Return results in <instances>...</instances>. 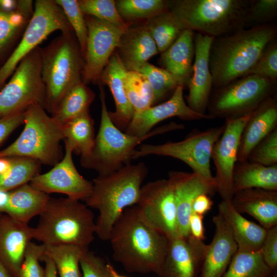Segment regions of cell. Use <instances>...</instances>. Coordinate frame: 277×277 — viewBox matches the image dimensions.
Masks as SVG:
<instances>
[{"mask_svg":"<svg viewBox=\"0 0 277 277\" xmlns=\"http://www.w3.org/2000/svg\"><path fill=\"white\" fill-rule=\"evenodd\" d=\"M84 58L72 32L62 33L42 48L45 109L52 114L67 91L83 82Z\"/></svg>","mask_w":277,"mask_h":277,"instance_id":"ba28073f","label":"cell"},{"mask_svg":"<svg viewBox=\"0 0 277 277\" xmlns=\"http://www.w3.org/2000/svg\"><path fill=\"white\" fill-rule=\"evenodd\" d=\"M143 219L169 239L179 236L174 193L168 179L142 186L136 204Z\"/></svg>","mask_w":277,"mask_h":277,"instance_id":"5bb4252c","label":"cell"},{"mask_svg":"<svg viewBox=\"0 0 277 277\" xmlns=\"http://www.w3.org/2000/svg\"><path fill=\"white\" fill-rule=\"evenodd\" d=\"M143 74L150 83L154 92L155 103L168 93L174 91L179 83L164 68L147 63L137 71Z\"/></svg>","mask_w":277,"mask_h":277,"instance_id":"ab89813d","label":"cell"},{"mask_svg":"<svg viewBox=\"0 0 277 277\" xmlns=\"http://www.w3.org/2000/svg\"><path fill=\"white\" fill-rule=\"evenodd\" d=\"M277 11L276 0H258L251 2L248 17L262 21L274 17Z\"/></svg>","mask_w":277,"mask_h":277,"instance_id":"c3c4849f","label":"cell"},{"mask_svg":"<svg viewBox=\"0 0 277 277\" xmlns=\"http://www.w3.org/2000/svg\"><path fill=\"white\" fill-rule=\"evenodd\" d=\"M215 232L208 245L199 277H222L227 270L238 246L231 230L223 217H213Z\"/></svg>","mask_w":277,"mask_h":277,"instance_id":"7402d4cb","label":"cell"},{"mask_svg":"<svg viewBox=\"0 0 277 277\" xmlns=\"http://www.w3.org/2000/svg\"><path fill=\"white\" fill-rule=\"evenodd\" d=\"M42 67V48L38 47L22 60L0 90V115L23 111L33 105L44 108L46 90Z\"/></svg>","mask_w":277,"mask_h":277,"instance_id":"30bf717a","label":"cell"},{"mask_svg":"<svg viewBox=\"0 0 277 277\" xmlns=\"http://www.w3.org/2000/svg\"><path fill=\"white\" fill-rule=\"evenodd\" d=\"M9 197V191L0 190V213H4Z\"/></svg>","mask_w":277,"mask_h":277,"instance_id":"11a10c76","label":"cell"},{"mask_svg":"<svg viewBox=\"0 0 277 277\" xmlns=\"http://www.w3.org/2000/svg\"><path fill=\"white\" fill-rule=\"evenodd\" d=\"M32 15L20 11L6 12L0 11V66L12 52Z\"/></svg>","mask_w":277,"mask_h":277,"instance_id":"d6a6232c","label":"cell"},{"mask_svg":"<svg viewBox=\"0 0 277 277\" xmlns=\"http://www.w3.org/2000/svg\"><path fill=\"white\" fill-rule=\"evenodd\" d=\"M46 246L30 242L26 249L22 263L19 277H45V268L39 263Z\"/></svg>","mask_w":277,"mask_h":277,"instance_id":"7bdbcfd3","label":"cell"},{"mask_svg":"<svg viewBox=\"0 0 277 277\" xmlns=\"http://www.w3.org/2000/svg\"><path fill=\"white\" fill-rule=\"evenodd\" d=\"M194 35L184 29L161 56L164 69L171 73L179 85H187L192 74L194 57Z\"/></svg>","mask_w":277,"mask_h":277,"instance_id":"83f0119b","label":"cell"},{"mask_svg":"<svg viewBox=\"0 0 277 277\" xmlns=\"http://www.w3.org/2000/svg\"><path fill=\"white\" fill-rule=\"evenodd\" d=\"M141 86L140 73L137 71H127L125 80V88L134 113L142 111L152 106L145 99Z\"/></svg>","mask_w":277,"mask_h":277,"instance_id":"f6af8a7d","label":"cell"},{"mask_svg":"<svg viewBox=\"0 0 277 277\" xmlns=\"http://www.w3.org/2000/svg\"><path fill=\"white\" fill-rule=\"evenodd\" d=\"M127 72L118 55L114 52L103 70L99 82L108 86L111 91L115 110L109 112V115L114 124L124 132L129 126L135 112L125 91Z\"/></svg>","mask_w":277,"mask_h":277,"instance_id":"603a6c76","label":"cell"},{"mask_svg":"<svg viewBox=\"0 0 277 277\" xmlns=\"http://www.w3.org/2000/svg\"><path fill=\"white\" fill-rule=\"evenodd\" d=\"M116 54L127 71H138L159 51L145 25L130 28L122 36Z\"/></svg>","mask_w":277,"mask_h":277,"instance_id":"484cf974","label":"cell"},{"mask_svg":"<svg viewBox=\"0 0 277 277\" xmlns=\"http://www.w3.org/2000/svg\"><path fill=\"white\" fill-rule=\"evenodd\" d=\"M273 83L254 74L239 78L220 88L208 104V114L226 120L251 112L271 96Z\"/></svg>","mask_w":277,"mask_h":277,"instance_id":"7c38bea8","label":"cell"},{"mask_svg":"<svg viewBox=\"0 0 277 277\" xmlns=\"http://www.w3.org/2000/svg\"><path fill=\"white\" fill-rule=\"evenodd\" d=\"M277 105L271 96L252 111L243 130L237 162L247 161L255 146L277 128Z\"/></svg>","mask_w":277,"mask_h":277,"instance_id":"cb8c5ba5","label":"cell"},{"mask_svg":"<svg viewBox=\"0 0 277 277\" xmlns=\"http://www.w3.org/2000/svg\"><path fill=\"white\" fill-rule=\"evenodd\" d=\"M249 3L241 0H176L168 1V7L184 29L215 38L243 29L248 19Z\"/></svg>","mask_w":277,"mask_h":277,"instance_id":"5b68a950","label":"cell"},{"mask_svg":"<svg viewBox=\"0 0 277 277\" xmlns=\"http://www.w3.org/2000/svg\"><path fill=\"white\" fill-rule=\"evenodd\" d=\"M252 112L226 119L224 130L215 143L211 159L215 168L214 179L222 200L231 201L234 194L233 173L237 162L241 134Z\"/></svg>","mask_w":277,"mask_h":277,"instance_id":"9a60e30c","label":"cell"},{"mask_svg":"<svg viewBox=\"0 0 277 277\" xmlns=\"http://www.w3.org/2000/svg\"><path fill=\"white\" fill-rule=\"evenodd\" d=\"M218 210L219 214L231 230L238 251L255 252L260 250L266 229L243 217L235 209L231 201L222 200L218 205Z\"/></svg>","mask_w":277,"mask_h":277,"instance_id":"4316f807","label":"cell"},{"mask_svg":"<svg viewBox=\"0 0 277 277\" xmlns=\"http://www.w3.org/2000/svg\"><path fill=\"white\" fill-rule=\"evenodd\" d=\"M55 1L63 10L73 31L74 32L84 58L88 34L85 15L81 10L78 1L55 0Z\"/></svg>","mask_w":277,"mask_h":277,"instance_id":"f35d334b","label":"cell"},{"mask_svg":"<svg viewBox=\"0 0 277 277\" xmlns=\"http://www.w3.org/2000/svg\"><path fill=\"white\" fill-rule=\"evenodd\" d=\"M168 179L175 195L179 236H187L193 201L202 193L212 195L216 191L215 186L193 172L171 171Z\"/></svg>","mask_w":277,"mask_h":277,"instance_id":"ffe728a7","label":"cell"},{"mask_svg":"<svg viewBox=\"0 0 277 277\" xmlns=\"http://www.w3.org/2000/svg\"><path fill=\"white\" fill-rule=\"evenodd\" d=\"M269 277H277V270L273 271Z\"/></svg>","mask_w":277,"mask_h":277,"instance_id":"91938a15","label":"cell"},{"mask_svg":"<svg viewBox=\"0 0 277 277\" xmlns=\"http://www.w3.org/2000/svg\"><path fill=\"white\" fill-rule=\"evenodd\" d=\"M231 202L237 211L252 216L265 229L277 225V190L250 188L238 191Z\"/></svg>","mask_w":277,"mask_h":277,"instance_id":"d4e9b609","label":"cell"},{"mask_svg":"<svg viewBox=\"0 0 277 277\" xmlns=\"http://www.w3.org/2000/svg\"><path fill=\"white\" fill-rule=\"evenodd\" d=\"M254 74L274 82L277 77V45L271 43L249 74Z\"/></svg>","mask_w":277,"mask_h":277,"instance_id":"ee69618b","label":"cell"},{"mask_svg":"<svg viewBox=\"0 0 277 277\" xmlns=\"http://www.w3.org/2000/svg\"><path fill=\"white\" fill-rule=\"evenodd\" d=\"M2 213H0V217H1V215H2Z\"/></svg>","mask_w":277,"mask_h":277,"instance_id":"94428289","label":"cell"},{"mask_svg":"<svg viewBox=\"0 0 277 277\" xmlns=\"http://www.w3.org/2000/svg\"><path fill=\"white\" fill-rule=\"evenodd\" d=\"M247 160L265 166L277 164V128L255 146Z\"/></svg>","mask_w":277,"mask_h":277,"instance_id":"b9f144b4","label":"cell"},{"mask_svg":"<svg viewBox=\"0 0 277 277\" xmlns=\"http://www.w3.org/2000/svg\"><path fill=\"white\" fill-rule=\"evenodd\" d=\"M41 261L45 264V277H58L55 266L49 257L44 254L41 258Z\"/></svg>","mask_w":277,"mask_h":277,"instance_id":"f5cc1de1","label":"cell"},{"mask_svg":"<svg viewBox=\"0 0 277 277\" xmlns=\"http://www.w3.org/2000/svg\"><path fill=\"white\" fill-rule=\"evenodd\" d=\"M122 17L149 19L168 11V1L163 0H120L116 2Z\"/></svg>","mask_w":277,"mask_h":277,"instance_id":"74e56055","label":"cell"},{"mask_svg":"<svg viewBox=\"0 0 277 277\" xmlns=\"http://www.w3.org/2000/svg\"><path fill=\"white\" fill-rule=\"evenodd\" d=\"M0 277H12L9 271L0 262Z\"/></svg>","mask_w":277,"mask_h":277,"instance_id":"680465c9","label":"cell"},{"mask_svg":"<svg viewBox=\"0 0 277 277\" xmlns=\"http://www.w3.org/2000/svg\"><path fill=\"white\" fill-rule=\"evenodd\" d=\"M260 252L271 271L277 270V225L267 229Z\"/></svg>","mask_w":277,"mask_h":277,"instance_id":"7dc6e473","label":"cell"},{"mask_svg":"<svg viewBox=\"0 0 277 277\" xmlns=\"http://www.w3.org/2000/svg\"><path fill=\"white\" fill-rule=\"evenodd\" d=\"M214 38L200 33L194 35V57L192 74L187 84V104L192 110L201 114H207L206 110L213 86L209 54Z\"/></svg>","mask_w":277,"mask_h":277,"instance_id":"d6986e66","label":"cell"},{"mask_svg":"<svg viewBox=\"0 0 277 277\" xmlns=\"http://www.w3.org/2000/svg\"><path fill=\"white\" fill-rule=\"evenodd\" d=\"M183 90L184 86L179 85L166 102L134 113L125 132L133 136H142L150 132L159 123L173 117L188 121L213 118L208 113L201 114L192 110L185 101Z\"/></svg>","mask_w":277,"mask_h":277,"instance_id":"ac0fdd59","label":"cell"},{"mask_svg":"<svg viewBox=\"0 0 277 277\" xmlns=\"http://www.w3.org/2000/svg\"><path fill=\"white\" fill-rule=\"evenodd\" d=\"M80 7L85 15L93 16L117 26L126 23L118 13L116 2L113 0H79Z\"/></svg>","mask_w":277,"mask_h":277,"instance_id":"60d3db41","label":"cell"},{"mask_svg":"<svg viewBox=\"0 0 277 277\" xmlns=\"http://www.w3.org/2000/svg\"><path fill=\"white\" fill-rule=\"evenodd\" d=\"M24 124L16 140L0 151V157H28L53 166L60 162L63 156L60 145L64 140L63 125L41 105L25 110Z\"/></svg>","mask_w":277,"mask_h":277,"instance_id":"52a82bcc","label":"cell"},{"mask_svg":"<svg viewBox=\"0 0 277 277\" xmlns=\"http://www.w3.org/2000/svg\"><path fill=\"white\" fill-rule=\"evenodd\" d=\"M50 198L49 194L27 183L9 191L8 201L4 213L28 224L33 217L40 215Z\"/></svg>","mask_w":277,"mask_h":277,"instance_id":"f1b7e54d","label":"cell"},{"mask_svg":"<svg viewBox=\"0 0 277 277\" xmlns=\"http://www.w3.org/2000/svg\"><path fill=\"white\" fill-rule=\"evenodd\" d=\"M11 165V157H0V174L7 172Z\"/></svg>","mask_w":277,"mask_h":277,"instance_id":"9f6ffc18","label":"cell"},{"mask_svg":"<svg viewBox=\"0 0 277 277\" xmlns=\"http://www.w3.org/2000/svg\"><path fill=\"white\" fill-rule=\"evenodd\" d=\"M108 241L113 260L128 272L157 274L169 239L150 226L137 205L126 208L113 225Z\"/></svg>","mask_w":277,"mask_h":277,"instance_id":"6da1fadb","label":"cell"},{"mask_svg":"<svg viewBox=\"0 0 277 277\" xmlns=\"http://www.w3.org/2000/svg\"><path fill=\"white\" fill-rule=\"evenodd\" d=\"M33 228L9 215L0 217V262L12 277L19 273L29 243L33 239Z\"/></svg>","mask_w":277,"mask_h":277,"instance_id":"44dd1931","label":"cell"},{"mask_svg":"<svg viewBox=\"0 0 277 277\" xmlns=\"http://www.w3.org/2000/svg\"><path fill=\"white\" fill-rule=\"evenodd\" d=\"M25 111L0 115V145L14 130L24 124Z\"/></svg>","mask_w":277,"mask_h":277,"instance_id":"681fc988","label":"cell"},{"mask_svg":"<svg viewBox=\"0 0 277 277\" xmlns=\"http://www.w3.org/2000/svg\"><path fill=\"white\" fill-rule=\"evenodd\" d=\"M85 19L88 34L82 82L87 85L99 83L103 70L130 24L117 26L89 15H86Z\"/></svg>","mask_w":277,"mask_h":277,"instance_id":"4fadbf2b","label":"cell"},{"mask_svg":"<svg viewBox=\"0 0 277 277\" xmlns=\"http://www.w3.org/2000/svg\"><path fill=\"white\" fill-rule=\"evenodd\" d=\"M18 1L0 0V11L11 12L18 11Z\"/></svg>","mask_w":277,"mask_h":277,"instance_id":"db71d44e","label":"cell"},{"mask_svg":"<svg viewBox=\"0 0 277 277\" xmlns=\"http://www.w3.org/2000/svg\"><path fill=\"white\" fill-rule=\"evenodd\" d=\"M203 217L204 215L192 213L189 221V235L200 241L205 238Z\"/></svg>","mask_w":277,"mask_h":277,"instance_id":"f907efd6","label":"cell"},{"mask_svg":"<svg viewBox=\"0 0 277 277\" xmlns=\"http://www.w3.org/2000/svg\"><path fill=\"white\" fill-rule=\"evenodd\" d=\"M80 267L82 277H112L105 260L89 248L82 253Z\"/></svg>","mask_w":277,"mask_h":277,"instance_id":"bcb514c9","label":"cell"},{"mask_svg":"<svg viewBox=\"0 0 277 277\" xmlns=\"http://www.w3.org/2000/svg\"><path fill=\"white\" fill-rule=\"evenodd\" d=\"M107 266L112 277H128L120 274L114 267L109 263H107Z\"/></svg>","mask_w":277,"mask_h":277,"instance_id":"6f0895ef","label":"cell"},{"mask_svg":"<svg viewBox=\"0 0 277 277\" xmlns=\"http://www.w3.org/2000/svg\"><path fill=\"white\" fill-rule=\"evenodd\" d=\"M64 141L65 153L62 159L49 171L36 175L29 184L48 194L62 193L68 197L85 201L92 191V183L78 172L73 160V148Z\"/></svg>","mask_w":277,"mask_h":277,"instance_id":"2e32d148","label":"cell"},{"mask_svg":"<svg viewBox=\"0 0 277 277\" xmlns=\"http://www.w3.org/2000/svg\"><path fill=\"white\" fill-rule=\"evenodd\" d=\"M145 25L155 43L159 52L162 53L174 42L184 30L169 11L148 19Z\"/></svg>","mask_w":277,"mask_h":277,"instance_id":"836d02e7","label":"cell"},{"mask_svg":"<svg viewBox=\"0 0 277 277\" xmlns=\"http://www.w3.org/2000/svg\"><path fill=\"white\" fill-rule=\"evenodd\" d=\"M100 91L101 115L98 131L90 155L81 160L83 167L95 170L99 175L110 173L130 163L136 146L143 141L160 134L184 128L183 125L172 123L157 127L142 136L127 134L118 129L111 120L106 106L105 91L101 85Z\"/></svg>","mask_w":277,"mask_h":277,"instance_id":"8992f818","label":"cell"},{"mask_svg":"<svg viewBox=\"0 0 277 277\" xmlns=\"http://www.w3.org/2000/svg\"><path fill=\"white\" fill-rule=\"evenodd\" d=\"M33 228V239L47 245H70L83 248L96 234L91 210L80 201L68 197H50Z\"/></svg>","mask_w":277,"mask_h":277,"instance_id":"277c9868","label":"cell"},{"mask_svg":"<svg viewBox=\"0 0 277 277\" xmlns=\"http://www.w3.org/2000/svg\"><path fill=\"white\" fill-rule=\"evenodd\" d=\"M208 245L190 235L169 239L159 277H199Z\"/></svg>","mask_w":277,"mask_h":277,"instance_id":"e0dca14e","label":"cell"},{"mask_svg":"<svg viewBox=\"0 0 277 277\" xmlns=\"http://www.w3.org/2000/svg\"><path fill=\"white\" fill-rule=\"evenodd\" d=\"M94 97V92L87 85L80 83L64 95L52 116L63 125L89 110Z\"/></svg>","mask_w":277,"mask_h":277,"instance_id":"1f68e13d","label":"cell"},{"mask_svg":"<svg viewBox=\"0 0 277 277\" xmlns=\"http://www.w3.org/2000/svg\"><path fill=\"white\" fill-rule=\"evenodd\" d=\"M233 187L234 193L250 188L277 190V164L265 166L248 160L237 162L233 173Z\"/></svg>","mask_w":277,"mask_h":277,"instance_id":"f546056e","label":"cell"},{"mask_svg":"<svg viewBox=\"0 0 277 277\" xmlns=\"http://www.w3.org/2000/svg\"><path fill=\"white\" fill-rule=\"evenodd\" d=\"M276 32L274 26L262 25L214 38L209 54L213 86L221 88L248 75Z\"/></svg>","mask_w":277,"mask_h":277,"instance_id":"7a4b0ae2","label":"cell"},{"mask_svg":"<svg viewBox=\"0 0 277 277\" xmlns=\"http://www.w3.org/2000/svg\"><path fill=\"white\" fill-rule=\"evenodd\" d=\"M213 202L209 195L202 193L197 195L193 201L192 206V213L204 215L209 211Z\"/></svg>","mask_w":277,"mask_h":277,"instance_id":"816d5d0a","label":"cell"},{"mask_svg":"<svg viewBox=\"0 0 277 277\" xmlns=\"http://www.w3.org/2000/svg\"><path fill=\"white\" fill-rule=\"evenodd\" d=\"M148 172L143 162L129 163L93 180L92 191L85 202L98 211L96 234L101 240L108 241L113 225L123 211L137 204Z\"/></svg>","mask_w":277,"mask_h":277,"instance_id":"3957f363","label":"cell"},{"mask_svg":"<svg viewBox=\"0 0 277 277\" xmlns=\"http://www.w3.org/2000/svg\"><path fill=\"white\" fill-rule=\"evenodd\" d=\"M45 246L44 254L53 262L59 277H82L80 259L87 248L70 245Z\"/></svg>","mask_w":277,"mask_h":277,"instance_id":"e575fe53","label":"cell"},{"mask_svg":"<svg viewBox=\"0 0 277 277\" xmlns=\"http://www.w3.org/2000/svg\"><path fill=\"white\" fill-rule=\"evenodd\" d=\"M224 127V124L204 131H196L179 142H168L155 145L142 144L134 150L132 160L150 155L178 159L190 167L193 172L215 186L210 169L211 152Z\"/></svg>","mask_w":277,"mask_h":277,"instance_id":"9c48e42d","label":"cell"},{"mask_svg":"<svg viewBox=\"0 0 277 277\" xmlns=\"http://www.w3.org/2000/svg\"><path fill=\"white\" fill-rule=\"evenodd\" d=\"M272 271L264 262L260 251H237L222 277H269Z\"/></svg>","mask_w":277,"mask_h":277,"instance_id":"d590c367","label":"cell"},{"mask_svg":"<svg viewBox=\"0 0 277 277\" xmlns=\"http://www.w3.org/2000/svg\"><path fill=\"white\" fill-rule=\"evenodd\" d=\"M9 169L0 174V190L10 191L30 182L38 174L41 163L24 157H11Z\"/></svg>","mask_w":277,"mask_h":277,"instance_id":"8d00e7d4","label":"cell"},{"mask_svg":"<svg viewBox=\"0 0 277 277\" xmlns=\"http://www.w3.org/2000/svg\"><path fill=\"white\" fill-rule=\"evenodd\" d=\"M73 31L63 10L55 0H37L33 13L22 38L10 55L0 67V90L16 67L27 55L34 50L51 33Z\"/></svg>","mask_w":277,"mask_h":277,"instance_id":"8fae6325","label":"cell"},{"mask_svg":"<svg viewBox=\"0 0 277 277\" xmlns=\"http://www.w3.org/2000/svg\"><path fill=\"white\" fill-rule=\"evenodd\" d=\"M64 140L72 147L81 160L89 156L94 141V121L89 110L63 124Z\"/></svg>","mask_w":277,"mask_h":277,"instance_id":"4dcf8cb0","label":"cell"}]
</instances>
